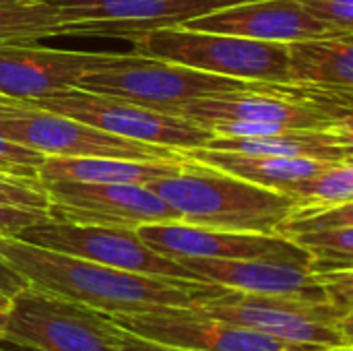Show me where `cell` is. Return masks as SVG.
Instances as JSON below:
<instances>
[{"mask_svg": "<svg viewBox=\"0 0 353 351\" xmlns=\"http://www.w3.org/2000/svg\"><path fill=\"white\" fill-rule=\"evenodd\" d=\"M41 186L48 194V217L56 221L128 230L180 221L161 197L141 184L41 182Z\"/></svg>", "mask_w": 353, "mask_h": 351, "instance_id": "4fadbf2b", "label": "cell"}, {"mask_svg": "<svg viewBox=\"0 0 353 351\" xmlns=\"http://www.w3.org/2000/svg\"><path fill=\"white\" fill-rule=\"evenodd\" d=\"M352 89L310 83L254 81L248 89L215 93L172 112L196 124L250 120L300 130H353Z\"/></svg>", "mask_w": 353, "mask_h": 351, "instance_id": "3957f363", "label": "cell"}, {"mask_svg": "<svg viewBox=\"0 0 353 351\" xmlns=\"http://www.w3.org/2000/svg\"><path fill=\"white\" fill-rule=\"evenodd\" d=\"M353 228V203L333 205V207H296L290 217L277 228V236L292 238L296 234Z\"/></svg>", "mask_w": 353, "mask_h": 351, "instance_id": "d4e9b609", "label": "cell"}, {"mask_svg": "<svg viewBox=\"0 0 353 351\" xmlns=\"http://www.w3.org/2000/svg\"><path fill=\"white\" fill-rule=\"evenodd\" d=\"M132 52L242 81L288 83V46L238 35L155 27L124 35Z\"/></svg>", "mask_w": 353, "mask_h": 351, "instance_id": "277c9868", "label": "cell"}, {"mask_svg": "<svg viewBox=\"0 0 353 351\" xmlns=\"http://www.w3.org/2000/svg\"><path fill=\"white\" fill-rule=\"evenodd\" d=\"M141 339L188 351H316L321 345L281 341L188 308H159L139 314H105Z\"/></svg>", "mask_w": 353, "mask_h": 351, "instance_id": "7c38bea8", "label": "cell"}, {"mask_svg": "<svg viewBox=\"0 0 353 351\" xmlns=\"http://www.w3.org/2000/svg\"><path fill=\"white\" fill-rule=\"evenodd\" d=\"M2 335L25 351H124L103 312L29 285L10 298Z\"/></svg>", "mask_w": 353, "mask_h": 351, "instance_id": "52a82bcc", "label": "cell"}, {"mask_svg": "<svg viewBox=\"0 0 353 351\" xmlns=\"http://www.w3.org/2000/svg\"><path fill=\"white\" fill-rule=\"evenodd\" d=\"M314 19L339 33H353V0H298Z\"/></svg>", "mask_w": 353, "mask_h": 351, "instance_id": "83f0119b", "label": "cell"}, {"mask_svg": "<svg viewBox=\"0 0 353 351\" xmlns=\"http://www.w3.org/2000/svg\"><path fill=\"white\" fill-rule=\"evenodd\" d=\"M139 238L157 254L172 261L180 259H221V261H248V259H277L308 265L306 250L277 234L252 232H225L213 228L190 225L182 221L147 223L137 228Z\"/></svg>", "mask_w": 353, "mask_h": 351, "instance_id": "5bb4252c", "label": "cell"}, {"mask_svg": "<svg viewBox=\"0 0 353 351\" xmlns=\"http://www.w3.org/2000/svg\"><path fill=\"white\" fill-rule=\"evenodd\" d=\"M8 304H10V298H8V296H4V294L0 292V308H2V310H6V308H8Z\"/></svg>", "mask_w": 353, "mask_h": 351, "instance_id": "1f68e13d", "label": "cell"}, {"mask_svg": "<svg viewBox=\"0 0 353 351\" xmlns=\"http://www.w3.org/2000/svg\"><path fill=\"white\" fill-rule=\"evenodd\" d=\"M27 288L25 277H21L2 257H0V292L8 298H12L14 294H19L21 290Z\"/></svg>", "mask_w": 353, "mask_h": 351, "instance_id": "f546056e", "label": "cell"}, {"mask_svg": "<svg viewBox=\"0 0 353 351\" xmlns=\"http://www.w3.org/2000/svg\"><path fill=\"white\" fill-rule=\"evenodd\" d=\"M0 134L43 153L46 157H120V159H182V151L130 141L93 128L74 118L0 97Z\"/></svg>", "mask_w": 353, "mask_h": 351, "instance_id": "ba28073f", "label": "cell"}, {"mask_svg": "<svg viewBox=\"0 0 353 351\" xmlns=\"http://www.w3.org/2000/svg\"><path fill=\"white\" fill-rule=\"evenodd\" d=\"M48 219V211L0 205V236H17L21 230Z\"/></svg>", "mask_w": 353, "mask_h": 351, "instance_id": "f1b7e54d", "label": "cell"}, {"mask_svg": "<svg viewBox=\"0 0 353 351\" xmlns=\"http://www.w3.org/2000/svg\"><path fill=\"white\" fill-rule=\"evenodd\" d=\"M147 188L161 197L182 223L225 232L275 234L296 209L294 201L277 190L246 182L186 155L176 174L153 180Z\"/></svg>", "mask_w": 353, "mask_h": 351, "instance_id": "7a4b0ae2", "label": "cell"}, {"mask_svg": "<svg viewBox=\"0 0 353 351\" xmlns=\"http://www.w3.org/2000/svg\"><path fill=\"white\" fill-rule=\"evenodd\" d=\"M252 83L254 81L219 77L182 64L147 58L130 50L83 74L77 87L172 114L176 108L194 99L248 89Z\"/></svg>", "mask_w": 353, "mask_h": 351, "instance_id": "5b68a950", "label": "cell"}, {"mask_svg": "<svg viewBox=\"0 0 353 351\" xmlns=\"http://www.w3.org/2000/svg\"><path fill=\"white\" fill-rule=\"evenodd\" d=\"M23 103L74 118L116 137L161 145L178 151L205 147L213 139V132L207 126L196 124L188 118L149 110L130 101L85 91L81 87H66L46 97L29 99Z\"/></svg>", "mask_w": 353, "mask_h": 351, "instance_id": "9c48e42d", "label": "cell"}, {"mask_svg": "<svg viewBox=\"0 0 353 351\" xmlns=\"http://www.w3.org/2000/svg\"><path fill=\"white\" fill-rule=\"evenodd\" d=\"M182 159H120V157H52L48 155L37 172L41 182H81V184H141L176 174Z\"/></svg>", "mask_w": 353, "mask_h": 351, "instance_id": "d6986e66", "label": "cell"}, {"mask_svg": "<svg viewBox=\"0 0 353 351\" xmlns=\"http://www.w3.org/2000/svg\"><path fill=\"white\" fill-rule=\"evenodd\" d=\"M6 310H8V308H6ZM6 310H2V308H0V335H2L4 325H6Z\"/></svg>", "mask_w": 353, "mask_h": 351, "instance_id": "d6a6232c", "label": "cell"}, {"mask_svg": "<svg viewBox=\"0 0 353 351\" xmlns=\"http://www.w3.org/2000/svg\"><path fill=\"white\" fill-rule=\"evenodd\" d=\"M56 37H120L155 27H176L201 14L250 0H50Z\"/></svg>", "mask_w": 353, "mask_h": 351, "instance_id": "8fae6325", "label": "cell"}, {"mask_svg": "<svg viewBox=\"0 0 353 351\" xmlns=\"http://www.w3.org/2000/svg\"><path fill=\"white\" fill-rule=\"evenodd\" d=\"M353 33L310 37L288 46V83L352 89Z\"/></svg>", "mask_w": 353, "mask_h": 351, "instance_id": "44dd1931", "label": "cell"}, {"mask_svg": "<svg viewBox=\"0 0 353 351\" xmlns=\"http://www.w3.org/2000/svg\"><path fill=\"white\" fill-rule=\"evenodd\" d=\"M288 240L308 252L310 257L308 269L312 273L352 271L353 228L296 234Z\"/></svg>", "mask_w": 353, "mask_h": 351, "instance_id": "cb8c5ba5", "label": "cell"}, {"mask_svg": "<svg viewBox=\"0 0 353 351\" xmlns=\"http://www.w3.org/2000/svg\"><path fill=\"white\" fill-rule=\"evenodd\" d=\"M118 56L122 52H77L35 43H0V97L29 101L77 87L83 74Z\"/></svg>", "mask_w": 353, "mask_h": 351, "instance_id": "9a60e30c", "label": "cell"}, {"mask_svg": "<svg viewBox=\"0 0 353 351\" xmlns=\"http://www.w3.org/2000/svg\"><path fill=\"white\" fill-rule=\"evenodd\" d=\"M186 157L238 176L246 182L277 190L283 194L285 188L296 184L302 178H308L321 172L325 166L333 161H316V159H298V157H277V155H244L232 151H215L207 147L184 149Z\"/></svg>", "mask_w": 353, "mask_h": 351, "instance_id": "ffe728a7", "label": "cell"}, {"mask_svg": "<svg viewBox=\"0 0 353 351\" xmlns=\"http://www.w3.org/2000/svg\"><path fill=\"white\" fill-rule=\"evenodd\" d=\"M14 238L33 246L79 257L122 271L201 281L192 271H188L178 261H172L151 250L139 238L137 230L128 228L81 225L48 217L21 230Z\"/></svg>", "mask_w": 353, "mask_h": 351, "instance_id": "30bf717a", "label": "cell"}, {"mask_svg": "<svg viewBox=\"0 0 353 351\" xmlns=\"http://www.w3.org/2000/svg\"><path fill=\"white\" fill-rule=\"evenodd\" d=\"M0 205L48 211V194L39 178L12 176L0 172Z\"/></svg>", "mask_w": 353, "mask_h": 351, "instance_id": "484cf974", "label": "cell"}, {"mask_svg": "<svg viewBox=\"0 0 353 351\" xmlns=\"http://www.w3.org/2000/svg\"><path fill=\"white\" fill-rule=\"evenodd\" d=\"M120 329V327H118ZM120 343L124 351H188V350H178V348H168V345H159L147 339H141L137 335H130L126 331L120 329Z\"/></svg>", "mask_w": 353, "mask_h": 351, "instance_id": "4dcf8cb0", "label": "cell"}, {"mask_svg": "<svg viewBox=\"0 0 353 351\" xmlns=\"http://www.w3.org/2000/svg\"><path fill=\"white\" fill-rule=\"evenodd\" d=\"M207 149L316 161L353 159V130H285L271 137H213Z\"/></svg>", "mask_w": 353, "mask_h": 351, "instance_id": "ac0fdd59", "label": "cell"}, {"mask_svg": "<svg viewBox=\"0 0 353 351\" xmlns=\"http://www.w3.org/2000/svg\"><path fill=\"white\" fill-rule=\"evenodd\" d=\"M58 19L50 0L0 4V43H35L56 37Z\"/></svg>", "mask_w": 353, "mask_h": 351, "instance_id": "603a6c76", "label": "cell"}, {"mask_svg": "<svg viewBox=\"0 0 353 351\" xmlns=\"http://www.w3.org/2000/svg\"><path fill=\"white\" fill-rule=\"evenodd\" d=\"M296 207H333L353 199V159L333 161L283 190Z\"/></svg>", "mask_w": 353, "mask_h": 351, "instance_id": "7402d4cb", "label": "cell"}, {"mask_svg": "<svg viewBox=\"0 0 353 351\" xmlns=\"http://www.w3.org/2000/svg\"><path fill=\"white\" fill-rule=\"evenodd\" d=\"M10 2H21V0H0V4H10Z\"/></svg>", "mask_w": 353, "mask_h": 351, "instance_id": "e575fe53", "label": "cell"}, {"mask_svg": "<svg viewBox=\"0 0 353 351\" xmlns=\"http://www.w3.org/2000/svg\"><path fill=\"white\" fill-rule=\"evenodd\" d=\"M0 257L27 285L103 314H139L159 308H188L223 296L225 288L192 279L157 277L105 267L79 257L0 236Z\"/></svg>", "mask_w": 353, "mask_h": 351, "instance_id": "6da1fadb", "label": "cell"}, {"mask_svg": "<svg viewBox=\"0 0 353 351\" xmlns=\"http://www.w3.org/2000/svg\"><path fill=\"white\" fill-rule=\"evenodd\" d=\"M184 29L238 35L256 41L292 43L310 37L341 35L314 19L298 0H250L184 21Z\"/></svg>", "mask_w": 353, "mask_h": 351, "instance_id": "2e32d148", "label": "cell"}, {"mask_svg": "<svg viewBox=\"0 0 353 351\" xmlns=\"http://www.w3.org/2000/svg\"><path fill=\"white\" fill-rule=\"evenodd\" d=\"M178 263L192 271L201 281L215 283L232 292L294 298L316 304L327 302L321 277L302 263L277 259H180Z\"/></svg>", "mask_w": 353, "mask_h": 351, "instance_id": "e0dca14e", "label": "cell"}, {"mask_svg": "<svg viewBox=\"0 0 353 351\" xmlns=\"http://www.w3.org/2000/svg\"><path fill=\"white\" fill-rule=\"evenodd\" d=\"M316 351H352V348H323V350Z\"/></svg>", "mask_w": 353, "mask_h": 351, "instance_id": "836d02e7", "label": "cell"}, {"mask_svg": "<svg viewBox=\"0 0 353 351\" xmlns=\"http://www.w3.org/2000/svg\"><path fill=\"white\" fill-rule=\"evenodd\" d=\"M190 308L199 314L240 325L281 341L321 348H352L353 312H341L327 302L316 304L230 290L215 300Z\"/></svg>", "mask_w": 353, "mask_h": 351, "instance_id": "8992f818", "label": "cell"}, {"mask_svg": "<svg viewBox=\"0 0 353 351\" xmlns=\"http://www.w3.org/2000/svg\"><path fill=\"white\" fill-rule=\"evenodd\" d=\"M43 159H46L43 153L29 149L25 145H19L0 134V172L12 174V176L37 178V172Z\"/></svg>", "mask_w": 353, "mask_h": 351, "instance_id": "4316f807", "label": "cell"}, {"mask_svg": "<svg viewBox=\"0 0 353 351\" xmlns=\"http://www.w3.org/2000/svg\"><path fill=\"white\" fill-rule=\"evenodd\" d=\"M0 351H6V350H2V348H0Z\"/></svg>", "mask_w": 353, "mask_h": 351, "instance_id": "d590c367", "label": "cell"}]
</instances>
